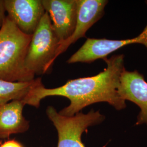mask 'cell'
Listing matches in <instances>:
<instances>
[{
    "label": "cell",
    "instance_id": "10",
    "mask_svg": "<svg viewBox=\"0 0 147 147\" xmlns=\"http://www.w3.org/2000/svg\"><path fill=\"white\" fill-rule=\"evenodd\" d=\"M25 104L22 100H13L0 106V139L26 132L30 122L23 115Z\"/></svg>",
    "mask_w": 147,
    "mask_h": 147
},
{
    "label": "cell",
    "instance_id": "3",
    "mask_svg": "<svg viewBox=\"0 0 147 147\" xmlns=\"http://www.w3.org/2000/svg\"><path fill=\"white\" fill-rule=\"evenodd\" d=\"M59 43L46 11L32 36L25 59L27 69L34 75L50 73Z\"/></svg>",
    "mask_w": 147,
    "mask_h": 147
},
{
    "label": "cell",
    "instance_id": "5",
    "mask_svg": "<svg viewBox=\"0 0 147 147\" xmlns=\"http://www.w3.org/2000/svg\"><path fill=\"white\" fill-rule=\"evenodd\" d=\"M147 3V1H146ZM140 44L147 49V25L143 31L136 37L121 40L107 39H87L84 44L67 61L68 64L92 63L98 59H104L107 56L127 45Z\"/></svg>",
    "mask_w": 147,
    "mask_h": 147
},
{
    "label": "cell",
    "instance_id": "7",
    "mask_svg": "<svg viewBox=\"0 0 147 147\" xmlns=\"http://www.w3.org/2000/svg\"><path fill=\"white\" fill-rule=\"evenodd\" d=\"M7 16L19 29L32 36L45 11L41 0H4Z\"/></svg>",
    "mask_w": 147,
    "mask_h": 147
},
{
    "label": "cell",
    "instance_id": "12",
    "mask_svg": "<svg viewBox=\"0 0 147 147\" xmlns=\"http://www.w3.org/2000/svg\"><path fill=\"white\" fill-rule=\"evenodd\" d=\"M0 147H24L20 142L16 140H8L3 143H0Z\"/></svg>",
    "mask_w": 147,
    "mask_h": 147
},
{
    "label": "cell",
    "instance_id": "1",
    "mask_svg": "<svg viewBox=\"0 0 147 147\" xmlns=\"http://www.w3.org/2000/svg\"><path fill=\"white\" fill-rule=\"evenodd\" d=\"M103 60L106 67L94 76L69 80L65 84L54 88H45L42 83L39 84L31 90L24 100L25 104L39 108L40 101L47 96H63L70 100V104L59 113L68 117L98 102H107L117 110L124 109L125 101L118 93L121 75L125 69L124 56L115 55Z\"/></svg>",
    "mask_w": 147,
    "mask_h": 147
},
{
    "label": "cell",
    "instance_id": "6",
    "mask_svg": "<svg viewBox=\"0 0 147 147\" xmlns=\"http://www.w3.org/2000/svg\"><path fill=\"white\" fill-rule=\"evenodd\" d=\"M77 18L75 30L68 39L60 42L55 59L80 39L86 37L90 27L103 17L107 0H76Z\"/></svg>",
    "mask_w": 147,
    "mask_h": 147
},
{
    "label": "cell",
    "instance_id": "8",
    "mask_svg": "<svg viewBox=\"0 0 147 147\" xmlns=\"http://www.w3.org/2000/svg\"><path fill=\"white\" fill-rule=\"evenodd\" d=\"M60 42L72 35L77 18L76 0H42Z\"/></svg>",
    "mask_w": 147,
    "mask_h": 147
},
{
    "label": "cell",
    "instance_id": "9",
    "mask_svg": "<svg viewBox=\"0 0 147 147\" xmlns=\"http://www.w3.org/2000/svg\"><path fill=\"white\" fill-rule=\"evenodd\" d=\"M118 93L123 100L130 101L140 107L136 124L147 125V82L143 75L137 70L125 69L121 75Z\"/></svg>",
    "mask_w": 147,
    "mask_h": 147
},
{
    "label": "cell",
    "instance_id": "13",
    "mask_svg": "<svg viewBox=\"0 0 147 147\" xmlns=\"http://www.w3.org/2000/svg\"><path fill=\"white\" fill-rule=\"evenodd\" d=\"M5 13L4 0H0V28L2 26L7 16Z\"/></svg>",
    "mask_w": 147,
    "mask_h": 147
},
{
    "label": "cell",
    "instance_id": "2",
    "mask_svg": "<svg viewBox=\"0 0 147 147\" xmlns=\"http://www.w3.org/2000/svg\"><path fill=\"white\" fill-rule=\"evenodd\" d=\"M31 38L6 16L0 28V80L27 82L34 79L35 75L25 67Z\"/></svg>",
    "mask_w": 147,
    "mask_h": 147
},
{
    "label": "cell",
    "instance_id": "4",
    "mask_svg": "<svg viewBox=\"0 0 147 147\" xmlns=\"http://www.w3.org/2000/svg\"><path fill=\"white\" fill-rule=\"evenodd\" d=\"M46 113L58 132L57 147H85L81 140L83 133L105 119L99 111L94 110L87 114L80 112L73 116H62L52 106L47 107Z\"/></svg>",
    "mask_w": 147,
    "mask_h": 147
},
{
    "label": "cell",
    "instance_id": "11",
    "mask_svg": "<svg viewBox=\"0 0 147 147\" xmlns=\"http://www.w3.org/2000/svg\"><path fill=\"white\" fill-rule=\"evenodd\" d=\"M42 83L40 78L27 82H10L0 80V106L13 100L24 101L32 89Z\"/></svg>",
    "mask_w": 147,
    "mask_h": 147
}]
</instances>
